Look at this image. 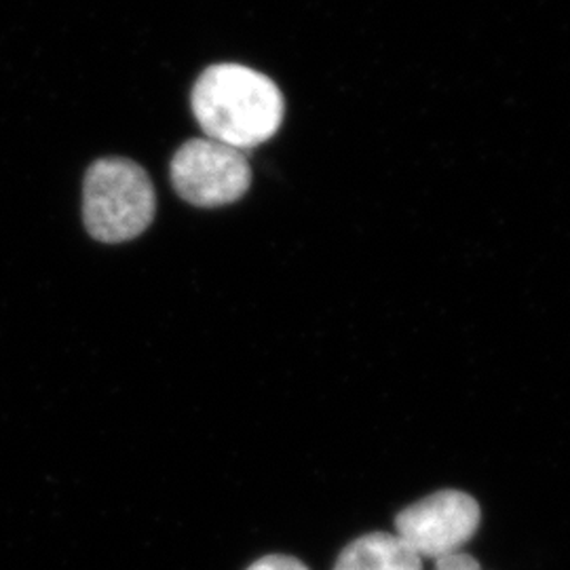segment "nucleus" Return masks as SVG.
Segmentation results:
<instances>
[{
    "instance_id": "0eeeda50",
    "label": "nucleus",
    "mask_w": 570,
    "mask_h": 570,
    "mask_svg": "<svg viewBox=\"0 0 570 570\" xmlns=\"http://www.w3.org/2000/svg\"><path fill=\"white\" fill-rule=\"evenodd\" d=\"M435 570H482L480 562L475 558H471L465 551H454L446 553L442 558L435 560Z\"/></svg>"
},
{
    "instance_id": "f03ea898",
    "label": "nucleus",
    "mask_w": 570,
    "mask_h": 570,
    "mask_svg": "<svg viewBox=\"0 0 570 570\" xmlns=\"http://www.w3.org/2000/svg\"><path fill=\"white\" fill-rule=\"evenodd\" d=\"M157 212L155 186L142 167L129 159H100L87 169L82 184V220L102 244L136 239Z\"/></svg>"
},
{
    "instance_id": "f257e3e1",
    "label": "nucleus",
    "mask_w": 570,
    "mask_h": 570,
    "mask_svg": "<svg viewBox=\"0 0 570 570\" xmlns=\"http://www.w3.org/2000/svg\"><path fill=\"white\" fill-rule=\"evenodd\" d=\"M193 112L205 138L237 150L268 142L284 122L279 87L244 63H216L193 87Z\"/></svg>"
},
{
    "instance_id": "7ed1b4c3",
    "label": "nucleus",
    "mask_w": 570,
    "mask_h": 570,
    "mask_svg": "<svg viewBox=\"0 0 570 570\" xmlns=\"http://www.w3.org/2000/svg\"><path fill=\"white\" fill-rule=\"evenodd\" d=\"M482 524L478 501L461 490H440L395 515V537L421 560L461 551Z\"/></svg>"
},
{
    "instance_id": "423d86ee",
    "label": "nucleus",
    "mask_w": 570,
    "mask_h": 570,
    "mask_svg": "<svg viewBox=\"0 0 570 570\" xmlns=\"http://www.w3.org/2000/svg\"><path fill=\"white\" fill-rule=\"evenodd\" d=\"M247 570H308V567L292 556L273 553V556H265V558L256 560L252 567H247Z\"/></svg>"
},
{
    "instance_id": "20e7f679",
    "label": "nucleus",
    "mask_w": 570,
    "mask_h": 570,
    "mask_svg": "<svg viewBox=\"0 0 570 570\" xmlns=\"http://www.w3.org/2000/svg\"><path fill=\"white\" fill-rule=\"evenodd\" d=\"M169 171L176 193L197 207L235 204L252 184V167L244 150L209 138L184 142Z\"/></svg>"
},
{
    "instance_id": "39448f33",
    "label": "nucleus",
    "mask_w": 570,
    "mask_h": 570,
    "mask_svg": "<svg viewBox=\"0 0 570 570\" xmlns=\"http://www.w3.org/2000/svg\"><path fill=\"white\" fill-rule=\"evenodd\" d=\"M334 570H423V560L393 532H367L341 551Z\"/></svg>"
}]
</instances>
